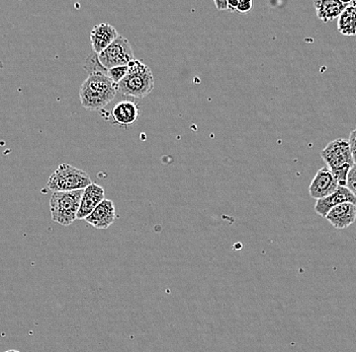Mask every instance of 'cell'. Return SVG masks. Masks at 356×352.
I'll use <instances>...</instances> for the list:
<instances>
[{
  "instance_id": "obj_1",
  "label": "cell",
  "mask_w": 356,
  "mask_h": 352,
  "mask_svg": "<svg viewBox=\"0 0 356 352\" xmlns=\"http://www.w3.org/2000/svg\"><path fill=\"white\" fill-rule=\"evenodd\" d=\"M117 93L118 84L108 75L90 73L80 88V102L88 110H99L108 106Z\"/></svg>"
},
{
  "instance_id": "obj_2",
  "label": "cell",
  "mask_w": 356,
  "mask_h": 352,
  "mask_svg": "<svg viewBox=\"0 0 356 352\" xmlns=\"http://www.w3.org/2000/svg\"><path fill=\"white\" fill-rule=\"evenodd\" d=\"M322 159L335 176L340 186H346L349 171L355 166L348 139L333 140L321 151Z\"/></svg>"
},
{
  "instance_id": "obj_3",
  "label": "cell",
  "mask_w": 356,
  "mask_h": 352,
  "mask_svg": "<svg viewBox=\"0 0 356 352\" xmlns=\"http://www.w3.org/2000/svg\"><path fill=\"white\" fill-rule=\"evenodd\" d=\"M128 66V75L118 84V91L127 97H147L154 88L152 71L140 60H134Z\"/></svg>"
},
{
  "instance_id": "obj_4",
  "label": "cell",
  "mask_w": 356,
  "mask_h": 352,
  "mask_svg": "<svg viewBox=\"0 0 356 352\" xmlns=\"http://www.w3.org/2000/svg\"><path fill=\"white\" fill-rule=\"evenodd\" d=\"M84 189L70 192H54L51 196L50 211L53 222L68 227L77 220Z\"/></svg>"
},
{
  "instance_id": "obj_5",
  "label": "cell",
  "mask_w": 356,
  "mask_h": 352,
  "mask_svg": "<svg viewBox=\"0 0 356 352\" xmlns=\"http://www.w3.org/2000/svg\"><path fill=\"white\" fill-rule=\"evenodd\" d=\"M91 184L90 177L86 171L68 164H61L49 178L47 188L53 193L70 192L88 188Z\"/></svg>"
},
{
  "instance_id": "obj_6",
  "label": "cell",
  "mask_w": 356,
  "mask_h": 352,
  "mask_svg": "<svg viewBox=\"0 0 356 352\" xmlns=\"http://www.w3.org/2000/svg\"><path fill=\"white\" fill-rule=\"evenodd\" d=\"M99 59L102 66L110 70L111 68L129 66L135 60V56L130 41L119 36L111 46L100 53Z\"/></svg>"
},
{
  "instance_id": "obj_7",
  "label": "cell",
  "mask_w": 356,
  "mask_h": 352,
  "mask_svg": "<svg viewBox=\"0 0 356 352\" xmlns=\"http://www.w3.org/2000/svg\"><path fill=\"white\" fill-rule=\"evenodd\" d=\"M339 186V183L332 171L328 167L325 166L317 171L315 177L312 180L309 193L312 197L319 200L335 192Z\"/></svg>"
},
{
  "instance_id": "obj_8",
  "label": "cell",
  "mask_w": 356,
  "mask_h": 352,
  "mask_svg": "<svg viewBox=\"0 0 356 352\" xmlns=\"http://www.w3.org/2000/svg\"><path fill=\"white\" fill-rule=\"evenodd\" d=\"M347 202L356 204L355 195L346 186H339L337 190L331 195L317 200L315 204V211L317 215L325 218L334 207L342 204H347Z\"/></svg>"
},
{
  "instance_id": "obj_9",
  "label": "cell",
  "mask_w": 356,
  "mask_h": 352,
  "mask_svg": "<svg viewBox=\"0 0 356 352\" xmlns=\"http://www.w3.org/2000/svg\"><path fill=\"white\" fill-rule=\"evenodd\" d=\"M117 30L110 24H99L90 33V43L93 52L99 55L119 37Z\"/></svg>"
},
{
  "instance_id": "obj_10",
  "label": "cell",
  "mask_w": 356,
  "mask_h": 352,
  "mask_svg": "<svg viewBox=\"0 0 356 352\" xmlns=\"http://www.w3.org/2000/svg\"><path fill=\"white\" fill-rule=\"evenodd\" d=\"M104 195H106L104 189L99 185L95 184V183L89 185L88 188L84 189L81 204H80L79 211H78L77 220H86V218L91 215V213L106 199Z\"/></svg>"
},
{
  "instance_id": "obj_11",
  "label": "cell",
  "mask_w": 356,
  "mask_h": 352,
  "mask_svg": "<svg viewBox=\"0 0 356 352\" xmlns=\"http://www.w3.org/2000/svg\"><path fill=\"white\" fill-rule=\"evenodd\" d=\"M115 208L111 200L104 199L95 209V211L86 218L88 224L97 229H106L115 222Z\"/></svg>"
},
{
  "instance_id": "obj_12",
  "label": "cell",
  "mask_w": 356,
  "mask_h": 352,
  "mask_svg": "<svg viewBox=\"0 0 356 352\" xmlns=\"http://www.w3.org/2000/svg\"><path fill=\"white\" fill-rule=\"evenodd\" d=\"M326 220H328L335 229H344L355 224L356 220V204H342L331 209L327 215Z\"/></svg>"
},
{
  "instance_id": "obj_13",
  "label": "cell",
  "mask_w": 356,
  "mask_h": 352,
  "mask_svg": "<svg viewBox=\"0 0 356 352\" xmlns=\"http://www.w3.org/2000/svg\"><path fill=\"white\" fill-rule=\"evenodd\" d=\"M353 1H340V0H316L314 1L318 19L327 24L338 19L347 6Z\"/></svg>"
},
{
  "instance_id": "obj_14",
  "label": "cell",
  "mask_w": 356,
  "mask_h": 352,
  "mask_svg": "<svg viewBox=\"0 0 356 352\" xmlns=\"http://www.w3.org/2000/svg\"><path fill=\"white\" fill-rule=\"evenodd\" d=\"M140 115L139 106L133 101H122L118 102L113 110L111 117L115 124L121 126H129L135 123Z\"/></svg>"
},
{
  "instance_id": "obj_15",
  "label": "cell",
  "mask_w": 356,
  "mask_h": 352,
  "mask_svg": "<svg viewBox=\"0 0 356 352\" xmlns=\"http://www.w3.org/2000/svg\"><path fill=\"white\" fill-rule=\"evenodd\" d=\"M337 30L340 34L348 37L356 35V2H351L338 17Z\"/></svg>"
},
{
  "instance_id": "obj_16",
  "label": "cell",
  "mask_w": 356,
  "mask_h": 352,
  "mask_svg": "<svg viewBox=\"0 0 356 352\" xmlns=\"http://www.w3.org/2000/svg\"><path fill=\"white\" fill-rule=\"evenodd\" d=\"M86 69L88 71V75H90V73L100 72L108 75V69L104 68V66H102L99 59V55L95 54V53L91 54L90 56L88 58V60H86Z\"/></svg>"
},
{
  "instance_id": "obj_17",
  "label": "cell",
  "mask_w": 356,
  "mask_h": 352,
  "mask_svg": "<svg viewBox=\"0 0 356 352\" xmlns=\"http://www.w3.org/2000/svg\"><path fill=\"white\" fill-rule=\"evenodd\" d=\"M129 72V66H120V68H111L108 70V77L115 84H120Z\"/></svg>"
},
{
  "instance_id": "obj_18",
  "label": "cell",
  "mask_w": 356,
  "mask_h": 352,
  "mask_svg": "<svg viewBox=\"0 0 356 352\" xmlns=\"http://www.w3.org/2000/svg\"><path fill=\"white\" fill-rule=\"evenodd\" d=\"M346 187L351 192L355 194L356 197V164L353 166V168L351 169L350 171H349Z\"/></svg>"
},
{
  "instance_id": "obj_19",
  "label": "cell",
  "mask_w": 356,
  "mask_h": 352,
  "mask_svg": "<svg viewBox=\"0 0 356 352\" xmlns=\"http://www.w3.org/2000/svg\"><path fill=\"white\" fill-rule=\"evenodd\" d=\"M253 8L252 0H239V6H238L237 12L240 13H247L250 12Z\"/></svg>"
},
{
  "instance_id": "obj_20",
  "label": "cell",
  "mask_w": 356,
  "mask_h": 352,
  "mask_svg": "<svg viewBox=\"0 0 356 352\" xmlns=\"http://www.w3.org/2000/svg\"><path fill=\"white\" fill-rule=\"evenodd\" d=\"M349 144H350L351 153H353V160L356 164V129L349 135Z\"/></svg>"
},
{
  "instance_id": "obj_21",
  "label": "cell",
  "mask_w": 356,
  "mask_h": 352,
  "mask_svg": "<svg viewBox=\"0 0 356 352\" xmlns=\"http://www.w3.org/2000/svg\"><path fill=\"white\" fill-rule=\"evenodd\" d=\"M213 3L219 10H228V1L226 0H215Z\"/></svg>"
},
{
  "instance_id": "obj_22",
  "label": "cell",
  "mask_w": 356,
  "mask_h": 352,
  "mask_svg": "<svg viewBox=\"0 0 356 352\" xmlns=\"http://www.w3.org/2000/svg\"><path fill=\"white\" fill-rule=\"evenodd\" d=\"M239 6V0H229L228 10L229 12H236Z\"/></svg>"
},
{
  "instance_id": "obj_23",
  "label": "cell",
  "mask_w": 356,
  "mask_h": 352,
  "mask_svg": "<svg viewBox=\"0 0 356 352\" xmlns=\"http://www.w3.org/2000/svg\"><path fill=\"white\" fill-rule=\"evenodd\" d=\"M6 352H19V351H6Z\"/></svg>"
}]
</instances>
